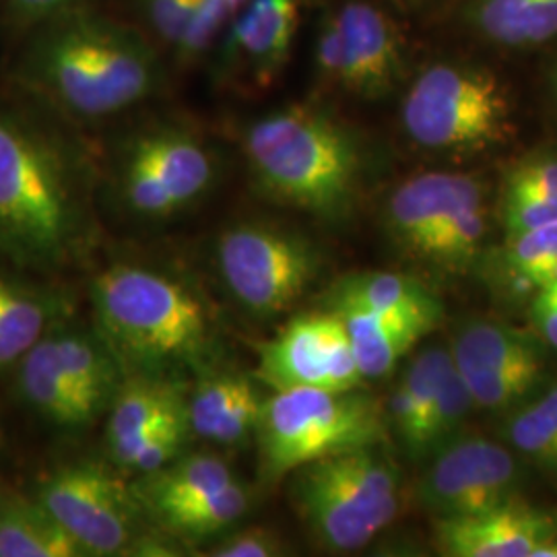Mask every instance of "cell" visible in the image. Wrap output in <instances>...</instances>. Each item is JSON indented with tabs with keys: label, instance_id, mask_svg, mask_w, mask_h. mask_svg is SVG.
<instances>
[{
	"label": "cell",
	"instance_id": "obj_1",
	"mask_svg": "<svg viewBox=\"0 0 557 557\" xmlns=\"http://www.w3.org/2000/svg\"><path fill=\"white\" fill-rule=\"evenodd\" d=\"M32 32L21 79L71 119L124 114L158 96L168 79L165 52L149 34L96 4L69 9Z\"/></svg>",
	"mask_w": 557,
	"mask_h": 557
},
{
	"label": "cell",
	"instance_id": "obj_2",
	"mask_svg": "<svg viewBox=\"0 0 557 557\" xmlns=\"http://www.w3.org/2000/svg\"><path fill=\"white\" fill-rule=\"evenodd\" d=\"M242 151L255 190L277 205L343 218L356 202L361 147L345 124L317 106L289 103L252 120Z\"/></svg>",
	"mask_w": 557,
	"mask_h": 557
},
{
	"label": "cell",
	"instance_id": "obj_3",
	"mask_svg": "<svg viewBox=\"0 0 557 557\" xmlns=\"http://www.w3.org/2000/svg\"><path fill=\"white\" fill-rule=\"evenodd\" d=\"M100 335L120 366L139 374L199 361L211 345L207 308L186 285L160 271L119 264L94 281Z\"/></svg>",
	"mask_w": 557,
	"mask_h": 557
},
{
	"label": "cell",
	"instance_id": "obj_4",
	"mask_svg": "<svg viewBox=\"0 0 557 557\" xmlns=\"http://www.w3.org/2000/svg\"><path fill=\"white\" fill-rule=\"evenodd\" d=\"M79 230L66 161L36 131L0 112V242L23 259L59 262Z\"/></svg>",
	"mask_w": 557,
	"mask_h": 557
},
{
	"label": "cell",
	"instance_id": "obj_5",
	"mask_svg": "<svg viewBox=\"0 0 557 557\" xmlns=\"http://www.w3.org/2000/svg\"><path fill=\"white\" fill-rule=\"evenodd\" d=\"M376 446L319 458L292 473L294 508L333 552H358L397 518V469Z\"/></svg>",
	"mask_w": 557,
	"mask_h": 557
},
{
	"label": "cell",
	"instance_id": "obj_6",
	"mask_svg": "<svg viewBox=\"0 0 557 557\" xmlns=\"http://www.w3.org/2000/svg\"><path fill=\"white\" fill-rule=\"evenodd\" d=\"M260 469L267 481L386 434L379 400L354 391L289 388L264 398L259 425Z\"/></svg>",
	"mask_w": 557,
	"mask_h": 557
},
{
	"label": "cell",
	"instance_id": "obj_7",
	"mask_svg": "<svg viewBox=\"0 0 557 557\" xmlns=\"http://www.w3.org/2000/svg\"><path fill=\"white\" fill-rule=\"evenodd\" d=\"M407 137L423 149L475 153L510 133V101L496 75L465 64L423 69L400 103Z\"/></svg>",
	"mask_w": 557,
	"mask_h": 557
},
{
	"label": "cell",
	"instance_id": "obj_8",
	"mask_svg": "<svg viewBox=\"0 0 557 557\" xmlns=\"http://www.w3.org/2000/svg\"><path fill=\"white\" fill-rule=\"evenodd\" d=\"M114 178L131 213L165 220L209 193L218 178V161L193 128L158 122L120 143Z\"/></svg>",
	"mask_w": 557,
	"mask_h": 557
},
{
	"label": "cell",
	"instance_id": "obj_9",
	"mask_svg": "<svg viewBox=\"0 0 557 557\" xmlns=\"http://www.w3.org/2000/svg\"><path fill=\"white\" fill-rule=\"evenodd\" d=\"M215 259L232 298L255 317L292 308L319 271L308 242L259 221L227 227L218 239Z\"/></svg>",
	"mask_w": 557,
	"mask_h": 557
},
{
	"label": "cell",
	"instance_id": "obj_10",
	"mask_svg": "<svg viewBox=\"0 0 557 557\" xmlns=\"http://www.w3.org/2000/svg\"><path fill=\"white\" fill-rule=\"evenodd\" d=\"M314 66L326 85L363 100H380L403 77L405 40L386 11L351 0L320 21Z\"/></svg>",
	"mask_w": 557,
	"mask_h": 557
},
{
	"label": "cell",
	"instance_id": "obj_11",
	"mask_svg": "<svg viewBox=\"0 0 557 557\" xmlns=\"http://www.w3.org/2000/svg\"><path fill=\"white\" fill-rule=\"evenodd\" d=\"M36 499L87 556L126 554L139 533L143 506L133 485L98 462H73L52 471Z\"/></svg>",
	"mask_w": 557,
	"mask_h": 557
},
{
	"label": "cell",
	"instance_id": "obj_12",
	"mask_svg": "<svg viewBox=\"0 0 557 557\" xmlns=\"http://www.w3.org/2000/svg\"><path fill=\"white\" fill-rule=\"evenodd\" d=\"M310 0H250L213 44L211 79L239 94L269 91L285 73Z\"/></svg>",
	"mask_w": 557,
	"mask_h": 557
},
{
	"label": "cell",
	"instance_id": "obj_13",
	"mask_svg": "<svg viewBox=\"0 0 557 557\" xmlns=\"http://www.w3.org/2000/svg\"><path fill=\"white\" fill-rule=\"evenodd\" d=\"M257 379L275 391H354L363 376L337 312H310L289 320L260 349Z\"/></svg>",
	"mask_w": 557,
	"mask_h": 557
},
{
	"label": "cell",
	"instance_id": "obj_14",
	"mask_svg": "<svg viewBox=\"0 0 557 557\" xmlns=\"http://www.w3.org/2000/svg\"><path fill=\"white\" fill-rule=\"evenodd\" d=\"M512 455L485 438H455L436 450L419 483L421 504L438 518L473 517L515 499Z\"/></svg>",
	"mask_w": 557,
	"mask_h": 557
},
{
	"label": "cell",
	"instance_id": "obj_15",
	"mask_svg": "<svg viewBox=\"0 0 557 557\" xmlns=\"http://www.w3.org/2000/svg\"><path fill=\"white\" fill-rule=\"evenodd\" d=\"M557 537V515L510 499L473 517L438 518L436 541L444 556L533 557Z\"/></svg>",
	"mask_w": 557,
	"mask_h": 557
},
{
	"label": "cell",
	"instance_id": "obj_16",
	"mask_svg": "<svg viewBox=\"0 0 557 557\" xmlns=\"http://www.w3.org/2000/svg\"><path fill=\"white\" fill-rule=\"evenodd\" d=\"M478 195L481 184L471 176L430 172L405 180L386 202L388 232L403 250L423 259L442 223Z\"/></svg>",
	"mask_w": 557,
	"mask_h": 557
},
{
	"label": "cell",
	"instance_id": "obj_17",
	"mask_svg": "<svg viewBox=\"0 0 557 557\" xmlns=\"http://www.w3.org/2000/svg\"><path fill=\"white\" fill-rule=\"evenodd\" d=\"M186 400L178 384L156 374H137L120 384L108 419V446L120 469L133 457L140 440L160 421L182 409Z\"/></svg>",
	"mask_w": 557,
	"mask_h": 557
},
{
	"label": "cell",
	"instance_id": "obj_18",
	"mask_svg": "<svg viewBox=\"0 0 557 557\" xmlns=\"http://www.w3.org/2000/svg\"><path fill=\"white\" fill-rule=\"evenodd\" d=\"M50 341L59 359L60 370L75 388L87 418L100 416L120 388L122 366L101 335L81 329H50Z\"/></svg>",
	"mask_w": 557,
	"mask_h": 557
},
{
	"label": "cell",
	"instance_id": "obj_19",
	"mask_svg": "<svg viewBox=\"0 0 557 557\" xmlns=\"http://www.w3.org/2000/svg\"><path fill=\"white\" fill-rule=\"evenodd\" d=\"M333 310L358 308L384 317L418 320L434 329L442 319L436 296L418 278L395 273L351 275L337 283L331 296Z\"/></svg>",
	"mask_w": 557,
	"mask_h": 557
},
{
	"label": "cell",
	"instance_id": "obj_20",
	"mask_svg": "<svg viewBox=\"0 0 557 557\" xmlns=\"http://www.w3.org/2000/svg\"><path fill=\"white\" fill-rule=\"evenodd\" d=\"M232 479L236 478L223 458L190 455L176 457L158 471L143 475L133 490L143 510L151 517L161 518L213 494Z\"/></svg>",
	"mask_w": 557,
	"mask_h": 557
},
{
	"label": "cell",
	"instance_id": "obj_21",
	"mask_svg": "<svg viewBox=\"0 0 557 557\" xmlns=\"http://www.w3.org/2000/svg\"><path fill=\"white\" fill-rule=\"evenodd\" d=\"M450 358L462 374L543 370V354L537 338L515 326L485 320L469 322L458 331Z\"/></svg>",
	"mask_w": 557,
	"mask_h": 557
},
{
	"label": "cell",
	"instance_id": "obj_22",
	"mask_svg": "<svg viewBox=\"0 0 557 557\" xmlns=\"http://www.w3.org/2000/svg\"><path fill=\"white\" fill-rule=\"evenodd\" d=\"M335 312L347 326L363 380L386 376L398 359L432 331L418 320L384 317L358 308H337Z\"/></svg>",
	"mask_w": 557,
	"mask_h": 557
},
{
	"label": "cell",
	"instance_id": "obj_23",
	"mask_svg": "<svg viewBox=\"0 0 557 557\" xmlns=\"http://www.w3.org/2000/svg\"><path fill=\"white\" fill-rule=\"evenodd\" d=\"M17 384L25 403L52 425L83 428L91 423L81 407L75 388L60 370L48 333L20 359Z\"/></svg>",
	"mask_w": 557,
	"mask_h": 557
},
{
	"label": "cell",
	"instance_id": "obj_24",
	"mask_svg": "<svg viewBox=\"0 0 557 557\" xmlns=\"http://www.w3.org/2000/svg\"><path fill=\"white\" fill-rule=\"evenodd\" d=\"M79 543L38 499H0V557H83Z\"/></svg>",
	"mask_w": 557,
	"mask_h": 557
},
{
	"label": "cell",
	"instance_id": "obj_25",
	"mask_svg": "<svg viewBox=\"0 0 557 557\" xmlns=\"http://www.w3.org/2000/svg\"><path fill=\"white\" fill-rule=\"evenodd\" d=\"M473 21L487 40L531 48L557 38V0H475Z\"/></svg>",
	"mask_w": 557,
	"mask_h": 557
},
{
	"label": "cell",
	"instance_id": "obj_26",
	"mask_svg": "<svg viewBox=\"0 0 557 557\" xmlns=\"http://www.w3.org/2000/svg\"><path fill=\"white\" fill-rule=\"evenodd\" d=\"M54 314V299L0 277V370L20 363L50 331Z\"/></svg>",
	"mask_w": 557,
	"mask_h": 557
},
{
	"label": "cell",
	"instance_id": "obj_27",
	"mask_svg": "<svg viewBox=\"0 0 557 557\" xmlns=\"http://www.w3.org/2000/svg\"><path fill=\"white\" fill-rule=\"evenodd\" d=\"M250 504H252L250 490L238 479H232L213 494L158 520L161 527L174 537L200 541V539L223 533L225 529L236 524L238 520L246 517V512L250 510Z\"/></svg>",
	"mask_w": 557,
	"mask_h": 557
},
{
	"label": "cell",
	"instance_id": "obj_28",
	"mask_svg": "<svg viewBox=\"0 0 557 557\" xmlns=\"http://www.w3.org/2000/svg\"><path fill=\"white\" fill-rule=\"evenodd\" d=\"M485 218L487 213L483 195L462 202L457 211L442 223L438 234L430 242L423 260L455 271L471 264L485 239Z\"/></svg>",
	"mask_w": 557,
	"mask_h": 557
},
{
	"label": "cell",
	"instance_id": "obj_29",
	"mask_svg": "<svg viewBox=\"0 0 557 557\" xmlns=\"http://www.w3.org/2000/svg\"><path fill=\"white\" fill-rule=\"evenodd\" d=\"M250 386V380L234 374H220L202 380L186 403L190 432L199 438L220 444L221 432L227 419Z\"/></svg>",
	"mask_w": 557,
	"mask_h": 557
},
{
	"label": "cell",
	"instance_id": "obj_30",
	"mask_svg": "<svg viewBox=\"0 0 557 557\" xmlns=\"http://www.w3.org/2000/svg\"><path fill=\"white\" fill-rule=\"evenodd\" d=\"M248 2L250 0H200L182 40L170 54L172 62L180 69L202 64L221 32L236 20V15Z\"/></svg>",
	"mask_w": 557,
	"mask_h": 557
},
{
	"label": "cell",
	"instance_id": "obj_31",
	"mask_svg": "<svg viewBox=\"0 0 557 557\" xmlns=\"http://www.w3.org/2000/svg\"><path fill=\"white\" fill-rule=\"evenodd\" d=\"M508 242L506 264L520 283L541 289L557 281V223L512 236Z\"/></svg>",
	"mask_w": 557,
	"mask_h": 557
},
{
	"label": "cell",
	"instance_id": "obj_32",
	"mask_svg": "<svg viewBox=\"0 0 557 557\" xmlns=\"http://www.w3.org/2000/svg\"><path fill=\"white\" fill-rule=\"evenodd\" d=\"M450 366H453V358H450L448 349L430 347L411 361L409 370L400 380L411 397L413 413H416V434H413V444H411L409 453H413L418 457L423 448V434H425V423L430 418L432 405L438 397L440 384Z\"/></svg>",
	"mask_w": 557,
	"mask_h": 557
},
{
	"label": "cell",
	"instance_id": "obj_33",
	"mask_svg": "<svg viewBox=\"0 0 557 557\" xmlns=\"http://www.w3.org/2000/svg\"><path fill=\"white\" fill-rule=\"evenodd\" d=\"M473 397L453 363L440 384L438 397L432 405L430 418L425 423L421 455L436 453L444 444L457 438V432L473 407Z\"/></svg>",
	"mask_w": 557,
	"mask_h": 557
},
{
	"label": "cell",
	"instance_id": "obj_34",
	"mask_svg": "<svg viewBox=\"0 0 557 557\" xmlns=\"http://www.w3.org/2000/svg\"><path fill=\"white\" fill-rule=\"evenodd\" d=\"M188 434H190L188 407L184 405L182 409L160 421L145 438L140 440L137 450L133 453V457L128 458L124 469L140 475L158 471L163 465L178 457Z\"/></svg>",
	"mask_w": 557,
	"mask_h": 557
},
{
	"label": "cell",
	"instance_id": "obj_35",
	"mask_svg": "<svg viewBox=\"0 0 557 557\" xmlns=\"http://www.w3.org/2000/svg\"><path fill=\"white\" fill-rule=\"evenodd\" d=\"M137 25L160 46L165 54H172L193 20L200 0H131Z\"/></svg>",
	"mask_w": 557,
	"mask_h": 557
},
{
	"label": "cell",
	"instance_id": "obj_36",
	"mask_svg": "<svg viewBox=\"0 0 557 557\" xmlns=\"http://www.w3.org/2000/svg\"><path fill=\"white\" fill-rule=\"evenodd\" d=\"M473 403L483 409H508L529 397L541 379V370L508 372H460Z\"/></svg>",
	"mask_w": 557,
	"mask_h": 557
},
{
	"label": "cell",
	"instance_id": "obj_37",
	"mask_svg": "<svg viewBox=\"0 0 557 557\" xmlns=\"http://www.w3.org/2000/svg\"><path fill=\"white\" fill-rule=\"evenodd\" d=\"M506 436L524 457L557 473V434L537 403L520 407L506 425Z\"/></svg>",
	"mask_w": 557,
	"mask_h": 557
},
{
	"label": "cell",
	"instance_id": "obj_38",
	"mask_svg": "<svg viewBox=\"0 0 557 557\" xmlns=\"http://www.w3.org/2000/svg\"><path fill=\"white\" fill-rule=\"evenodd\" d=\"M502 221L508 238L557 223V197H531L506 193Z\"/></svg>",
	"mask_w": 557,
	"mask_h": 557
},
{
	"label": "cell",
	"instance_id": "obj_39",
	"mask_svg": "<svg viewBox=\"0 0 557 557\" xmlns=\"http://www.w3.org/2000/svg\"><path fill=\"white\" fill-rule=\"evenodd\" d=\"M283 554V543L267 527H248L221 539L209 552L213 557H273Z\"/></svg>",
	"mask_w": 557,
	"mask_h": 557
},
{
	"label": "cell",
	"instance_id": "obj_40",
	"mask_svg": "<svg viewBox=\"0 0 557 557\" xmlns=\"http://www.w3.org/2000/svg\"><path fill=\"white\" fill-rule=\"evenodd\" d=\"M506 193L557 197V158H537L520 163L508 178Z\"/></svg>",
	"mask_w": 557,
	"mask_h": 557
},
{
	"label": "cell",
	"instance_id": "obj_41",
	"mask_svg": "<svg viewBox=\"0 0 557 557\" xmlns=\"http://www.w3.org/2000/svg\"><path fill=\"white\" fill-rule=\"evenodd\" d=\"M11 20L20 23L21 27L32 29L41 21L50 20L69 9L94 4V0H4Z\"/></svg>",
	"mask_w": 557,
	"mask_h": 557
},
{
	"label": "cell",
	"instance_id": "obj_42",
	"mask_svg": "<svg viewBox=\"0 0 557 557\" xmlns=\"http://www.w3.org/2000/svg\"><path fill=\"white\" fill-rule=\"evenodd\" d=\"M533 320L543 338L557 349V281L539 289L533 301Z\"/></svg>",
	"mask_w": 557,
	"mask_h": 557
},
{
	"label": "cell",
	"instance_id": "obj_43",
	"mask_svg": "<svg viewBox=\"0 0 557 557\" xmlns=\"http://www.w3.org/2000/svg\"><path fill=\"white\" fill-rule=\"evenodd\" d=\"M537 405L539 409L545 413V418L549 419V423L554 425L557 434V382L543 393V397L539 398Z\"/></svg>",
	"mask_w": 557,
	"mask_h": 557
},
{
	"label": "cell",
	"instance_id": "obj_44",
	"mask_svg": "<svg viewBox=\"0 0 557 557\" xmlns=\"http://www.w3.org/2000/svg\"><path fill=\"white\" fill-rule=\"evenodd\" d=\"M533 557H557V537L539 545Z\"/></svg>",
	"mask_w": 557,
	"mask_h": 557
},
{
	"label": "cell",
	"instance_id": "obj_45",
	"mask_svg": "<svg viewBox=\"0 0 557 557\" xmlns=\"http://www.w3.org/2000/svg\"><path fill=\"white\" fill-rule=\"evenodd\" d=\"M556 91H557V71H556Z\"/></svg>",
	"mask_w": 557,
	"mask_h": 557
}]
</instances>
